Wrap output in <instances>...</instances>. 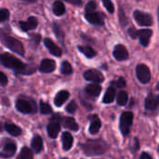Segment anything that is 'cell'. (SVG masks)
Here are the masks:
<instances>
[{
    "label": "cell",
    "mask_w": 159,
    "mask_h": 159,
    "mask_svg": "<svg viewBox=\"0 0 159 159\" xmlns=\"http://www.w3.org/2000/svg\"><path fill=\"white\" fill-rule=\"evenodd\" d=\"M0 62L5 67L12 69V70L16 71L17 73L22 74V75H30L35 71L34 68L24 64L21 61L18 60L15 56H13L9 53L0 54Z\"/></svg>",
    "instance_id": "1"
},
{
    "label": "cell",
    "mask_w": 159,
    "mask_h": 159,
    "mask_svg": "<svg viewBox=\"0 0 159 159\" xmlns=\"http://www.w3.org/2000/svg\"><path fill=\"white\" fill-rule=\"evenodd\" d=\"M81 149L84 154L88 157L100 156L106 153L109 149V145L102 139L97 140H88L80 144Z\"/></svg>",
    "instance_id": "2"
},
{
    "label": "cell",
    "mask_w": 159,
    "mask_h": 159,
    "mask_svg": "<svg viewBox=\"0 0 159 159\" xmlns=\"http://www.w3.org/2000/svg\"><path fill=\"white\" fill-rule=\"evenodd\" d=\"M0 41L3 43V45H5L6 48H7L11 51L18 53L21 57H24V55H25L24 48H23L21 42H20L18 39L8 35L1 29H0Z\"/></svg>",
    "instance_id": "3"
},
{
    "label": "cell",
    "mask_w": 159,
    "mask_h": 159,
    "mask_svg": "<svg viewBox=\"0 0 159 159\" xmlns=\"http://www.w3.org/2000/svg\"><path fill=\"white\" fill-rule=\"evenodd\" d=\"M133 123V114L131 112H125L121 115L119 120V129L123 136H128Z\"/></svg>",
    "instance_id": "4"
},
{
    "label": "cell",
    "mask_w": 159,
    "mask_h": 159,
    "mask_svg": "<svg viewBox=\"0 0 159 159\" xmlns=\"http://www.w3.org/2000/svg\"><path fill=\"white\" fill-rule=\"evenodd\" d=\"M15 107H16L17 111H19L21 114H25V115L33 114V113H35V111H36L34 102L32 101H29L27 99H18L16 101Z\"/></svg>",
    "instance_id": "5"
},
{
    "label": "cell",
    "mask_w": 159,
    "mask_h": 159,
    "mask_svg": "<svg viewBox=\"0 0 159 159\" xmlns=\"http://www.w3.org/2000/svg\"><path fill=\"white\" fill-rule=\"evenodd\" d=\"M133 17L135 20L138 22V24L141 26H151L154 23L153 17L149 13L141 10H135L133 13Z\"/></svg>",
    "instance_id": "6"
},
{
    "label": "cell",
    "mask_w": 159,
    "mask_h": 159,
    "mask_svg": "<svg viewBox=\"0 0 159 159\" xmlns=\"http://www.w3.org/2000/svg\"><path fill=\"white\" fill-rule=\"evenodd\" d=\"M136 75L139 81L143 84H147L151 80V72L147 65L138 64L136 67Z\"/></svg>",
    "instance_id": "7"
},
{
    "label": "cell",
    "mask_w": 159,
    "mask_h": 159,
    "mask_svg": "<svg viewBox=\"0 0 159 159\" xmlns=\"http://www.w3.org/2000/svg\"><path fill=\"white\" fill-rule=\"evenodd\" d=\"M48 134L51 139H56L61 131V124L58 120V115L51 118V121L48 123L47 127Z\"/></svg>",
    "instance_id": "8"
},
{
    "label": "cell",
    "mask_w": 159,
    "mask_h": 159,
    "mask_svg": "<svg viewBox=\"0 0 159 159\" xmlns=\"http://www.w3.org/2000/svg\"><path fill=\"white\" fill-rule=\"evenodd\" d=\"M84 77L88 81H91V82L98 83V84L103 82L104 80L103 75L99 70H96V69H89L86 71L84 73Z\"/></svg>",
    "instance_id": "9"
},
{
    "label": "cell",
    "mask_w": 159,
    "mask_h": 159,
    "mask_svg": "<svg viewBox=\"0 0 159 159\" xmlns=\"http://www.w3.org/2000/svg\"><path fill=\"white\" fill-rule=\"evenodd\" d=\"M86 20L95 25L102 26L104 24V15L100 12L92 11V12H86L85 15Z\"/></svg>",
    "instance_id": "10"
},
{
    "label": "cell",
    "mask_w": 159,
    "mask_h": 159,
    "mask_svg": "<svg viewBox=\"0 0 159 159\" xmlns=\"http://www.w3.org/2000/svg\"><path fill=\"white\" fill-rule=\"evenodd\" d=\"M58 120L67 129H70L73 131H77L79 129V126L74 117H71V116H62L61 117L58 115Z\"/></svg>",
    "instance_id": "11"
},
{
    "label": "cell",
    "mask_w": 159,
    "mask_h": 159,
    "mask_svg": "<svg viewBox=\"0 0 159 159\" xmlns=\"http://www.w3.org/2000/svg\"><path fill=\"white\" fill-rule=\"evenodd\" d=\"M113 55L117 61H126L129 58V51L124 45L118 44L115 47Z\"/></svg>",
    "instance_id": "12"
},
{
    "label": "cell",
    "mask_w": 159,
    "mask_h": 159,
    "mask_svg": "<svg viewBox=\"0 0 159 159\" xmlns=\"http://www.w3.org/2000/svg\"><path fill=\"white\" fill-rule=\"evenodd\" d=\"M16 150H17L16 143L13 142H8L7 143L5 144L3 150L0 152V157H3V158L12 157L15 155Z\"/></svg>",
    "instance_id": "13"
},
{
    "label": "cell",
    "mask_w": 159,
    "mask_h": 159,
    "mask_svg": "<svg viewBox=\"0 0 159 159\" xmlns=\"http://www.w3.org/2000/svg\"><path fill=\"white\" fill-rule=\"evenodd\" d=\"M158 95L150 93V94L147 96L146 100H145V103H144L145 109L150 110V111H156V110L157 109V107H158Z\"/></svg>",
    "instance_id": "14"
},
{
    "label": "cell",
    "mask_w": 159,
    "mask_h": 159,
    "mask_svg": "<svg viewBox=\"0 0 159 159\" xmlns=\"http://www.w3.org/2000/svg\"><path fill=\"white\" fill-rule=\"evenodd\" d=\"M56 69V62L51 59H44L39 66V71L44 74L52 73Z\"/></svg>",
    "instance_id": "15"
},
{
    "label": "cell",
    "mask_w": 159,
    "mask_h": 159,
    "mask_svg": "<svg viewBox=\"0 0 159 159\" xmlns=\"http://www.w3.org/2000/svg\"><path fill=\"white\" fill-rule=\"evenodd\" d=\"M152 35H153V31L150 29H143L138 31V37L140 39V43L143 47H147L149 45Z\"/></svg>",
    "instance_id": "16"
},
{
    "label": "cell",
    "mask_w": 159,
    "mask_h": 159,
    "mask_svg": "<svg viewBox=\"0 0 159 159\" xmlns=\"http://www.w3.org/2000/svg\"><path fill=\"white\" fill-rule=\"evenodd\" d=\"M37 24H38V20L35 17H29L26 21H23V20L20 21V26L21 30L24 32L34 30V28H36Z\"/></svg>",
    "instance_id": "17"
},
{
    "label": "cell",
    "mask_w": 159,
    "mask_h": 159,
    "mask_svg": "<svg viewBox=\"0 0 159 159\" xmlns=\"http://www.w3.org/2000/svg\"><path fill=\"white\" fill-rule=\"evenodd\" d=\"M90 119V125H89V133L94 135V134H97L102 127V121L101 119L99 118V116L97 115H93L89 117Z\"/></svg>",
    "instance_id": "18"
},
{
    "label": "cell",
    "mask_w": 159,
    "mask_h": 159,
    "mask_svg": "<svg viewBox=\"0 0 159 159\" xmlns=\"http://www.w3.org/2000/svg\"><path fill=\"white\" fill-rule=\"evenodd\" d=\"M44 43H45L46 48L49 50V52H50L52 55H54V56H56V57H61V56L62 50H61V48H59L51 39L46 38V39L44 40Z\"/></svg>",
    "instance_id": "19"
},
{
    "label": "cell",
    "mask_w": 159,
    "mask_h": 159,
    "mask_svg": "<svg viewBox=\"0 0 159 159\" xmlns=\"http://www.w3.org/2000/svg\"><path fill=\"white\" fill-rule=\"evenodd\" d=\"M102 86L98 83H91L86 87V93L92 98H97L102 92Z\"/></svg>",
    "instance_id": "20"
},
{
    "label": "cell",
    "mask_w": 159,
    "mask_h": 159,
    "mask_svg": "<svg viewBox=\"0 0 159 159\" xmlns=\"http://www.w3.org/2000/svg\"><path fill=\"white\" fill-rule=\"evenodd\" d=\"M61 143H62V148L64 151H69L74 143V138L72 134L68 131H65L61 135Z\"/></svg>",
    "instance_id": "21"
},
{
    "label": "cell",
    "mask_w": 159,
    "mask_h": 159,
    "mask_svg": "<svg viewBox=\"0 0 159 159\" xmlns=\"http://www.w3.org/2000/svg\"><path fill=\"white\" fill-rule=\"evenodd\" d=\"M43 139L39 135H34L31 141V147L35 154H39L43 151Z\"/></svg>",
    "instance_id": "22"
},
{
    "label": "cell",
    "mask_w": 159,
    "mask_h": 159,
    "mask_svg": "<svg viewBox=\"0 0 159 159\" xmlns=\"http://www.w3.org/2000/svg\"><path fill=\"white\" fill-rule=\"evenodd\" d=\"M70 96V93L67 91V90H61L59 91L55 98H54V104L57 106V107H61L69 98Z\"/></svg>",
    "instance_id": "23"
},
{
    "label": "cell",
    "mask_w": 159,
    "mask_h": 159,
    "mask_svg": "<svg viewBox=\"0 0 159 159\" xmlns=\"http://www.w3.org/2000/svg\"><path fill=\"white\" fill-rule=\"evenodd\" d=\"M4 128L6 129V131L10 134L11 136H14V137H18V136H20L21 135V129L18 126H16L15 124H12V123H6L4 125Z\"/></svg>",
    "instance_id": "24"
},
{
    "label": "cell",
    "mask_w": 159,
    "mask_h": 159,
    "mask_svg": "<svg viewBox=\"0 0 159 159\" xmlns=\"http://www.w3.org/2000/svg\"><path fill=\"white\" fill-rule=\"evenodd\" d=\"M116 90L115 87L108 88L105 94H104V96H103V99H102L103 103H111V102H113L114 100H115V97H116Z\"/></svg>",
    "instance_id": "25"
},
{
    "label": "cell",
    "mask_w": 159,
    "mask_h": 159,
    "mask_svg": "<svg viewBox=\"0 0 159 159\" xmlns=\"http://www.w3.org/2000/svg\"><path fill=\"white\" fill-rule=\"evenodd\" d=\"M52 10H53V13L56 15V16H61L64 14L65 12V7H64V4L60 1V0H57L53 3V7H52Z\"/></svg>",
    "instance_id": "26"
},
{
    "label": "cell",
    "mask_w": 159,
    "mask_h": 159,
    "mask_svg": "<svg viewBox=\"0 0 159 159\" xmlns=\"http://www.w3.org/2000/svg\"><path fill=\"white\" fill-rule=\"evenodd\" d=\"M77 48H78V50H79L81 53H83V54H84L87 58H89V59L95 57L96 54H97V52H96L91 47H89V46H78Z\"/></svg>",
    "instance_id": "27"
},
{
    "label": "cell",
    "mask_w": 159,
    "mask_h": 159,
    "mask_svg": "<svg viewBox=\"0 0 159 159\" xmlns=\"http://www.w3.org/2000/svg\"><path fill=\"white\" fill-rule=\"evenodd\" d=\"M53 32L57 37V39L63 45L64 44V32L62 31V29L61 28V26L57 23L53 24Z\"/></svg>",
    "instance_id": "28"
},
{
    "label": "cell",
    "mask_w": 159,
    "mask_h": 159,
    "mask_svg": "<svg viewBox=\"0 0 159 159\" xmlns=\"http://www.w3.org/2000/svg\"><path fill=\"white\" fill-rule=\"evenodd\" d=\"M17 159H34L33 152L29 148L23 147V148H21L20 154L18 155Z\"/></svg>",
    "instance_id": "29"
},
{
    "label": "cell",
    "mask_w": 159,
    "mask_h": 159,
    "mask_svg": "<svg viewBox=\"0 0 159 159\" xmlns=\"http://www.w3.org/2000/svg\"><path fill=\"white\" fill-rule=\"evenodd\" d=\"M128 100H129V95H128V93H127L125 90H121V91L118 93V95H117V99H116L117 104L120 105V106H124V105L127 104Z\"/></svg>",
    "instance_id": "30"
},
{
    "label": "cell",
    "mask_w": 159,
    "mask_h": 159,
    "mask_svg": "<svg viewBox=\"0 0 159 159\" xmlns=\"http://www.w3.org/2000/svg\"><path fill=\"white\" fill-rule=\"evenodd\" d=\"M61 72L62 75H69L73 74L72 65H71L68 61H63V62L61 63Z\"/></svg>",
    "instance_id": "31"
},
{
    "label": "cell",
    "mask_w": 159,
    "mask_h": 159,
    "mask_svg": "<svg viewBox=\"0 0 159 159\" xmlns=\"http://www.w3.org/2000/svg\"><path fill=\"white\" fill-rule=\"evenodd\" d=\"M39 105H40V113L42 115H49L52 113V108L48 103L44 102L43 101H40Z\"/></svg>",
    "instance_id": "32"
},
{
    "label": "cell",
    "mask_w": 159,
    "mask_h": 159,
    "mask_svg": "<svg viewBox=\"0 0 159 159\" xmlns=\"http://www.w3.org/2000/svg\"><path fill=\"white\" fill-rule=\"evenodd\" d=\"M118 17H119V20H120V24L122 27H125L128 22H129V20H128V17L126 16L125 14V11L122 7L119 8V12H118Z\"/></svg>",
    "instance_id": "33"
},
{
    "label": "cell",
    "mask_w": 159,
    "mask_h": 159,
    "mask_svg": "<svg viewBox=\"0 0 159 159\" xmlns=\"http://www.w3.org/2000/svg\"><path fill=\"white\" fill-rule=\"evenodd\" d=\"M76 110H77V104L75 101H71L66 106V112L69 114H75Z\"/></svg>",
    "instance_id": "34"
},
{
    "label": "cell",
    "mask_w": 159,
    "mask_h": 159,
    "mask_svg": "<svg viewBox=\"0 0 159 159\" xmlns=\"http://www.w3.org/2000/svg\"><path fill=\"white\" fill-rule=\"evenodd\" d=\"M102 4H103L104 7L107 9V11L110 12V13H114V11H115V6L112 3V1L111 0H102Z\"/></svg>",
    "instance_id": "35"
},
{
    "label": "cell",
    "mask_w": 159,
    "mask_h": 159,
    "mask_svg": "<svg viewBox=\"0 0 159 159\" xmlns=\"http://www.w3.org/2000/svg\"><path fill=\"white\" fill-rule=\"evenodd\" d=\"M40 41H41V35L40 34H31V45L33 44L34 47H37L38 46V44L40 43Z\"/></svg>",
    "instance_id": "36"
},
{
    "label": "cell",
    "mask_w": 159,
    "mask_h": 159,
    "mask_svg": "<svg viewBox=\"0 0 159 159\" xmlns=\"http://www.w3.org/2000/svg\"><path fill=\"white\" fill-rule=\"evenodd\" d=\"M112 85L116 86V88L122 89V88H125V87H126V80H125L124 77H119L117 80L113 81V82H112Z\"/></svg>",
    "instance_id": "37"
},
{
    "label": "cell",
    "mask_w": 159,
    "mask_h": 159,
    "mask_svg": "<svg viewBox=\"0 0 159 159\" xmlns=\"http://www.w3.org/2000/svg\"><path fill=\"white\" fill-rule=\"evenodd\" d=\"M96 7H97L96 2H95L94 0H91V1H89V2L87 4L85 9H86V12H92V11H95Z\"/></svg>",
    "instance_id": "38"
},
{
    "label": "cell",
    "mask_w": 159,
    "mask_h": 159,
    "mask_svg": "<svg viewBox=\"0 0 159 159\" xmlns=\"http://www.w3.org/2000/svg\"><path fill=\"white\" fill-rule=\"evenodd\" d=\"M9 18V11L7 8H1L0 9V22L5 21Z\"/></svg>",
    "instance_id": "39"
},
{
    "label": "cell",
    "mask_w": 159,
    "mask_h": 159,
    "mask_svg": "<svg viewBox=\"0 0 159 159\" xmlns=\"http://www.w3.org/2000/svg\"><path fill=\"white\" fill-rule=\"evenodd\" d=\"M129 34L130 35V37H131L132 39H136V38L138 37V30H137L135 27L131 26V27L129 29Z\"/></svg>",
    "instance_id": "40"
},
{
    "label": "cell",
    "mask_w": 159,
    "mask_h": 159,
    "mask_svg": "<svg viewBox=\"0 0 159 159\" xmlns=\"http://www.w3.org/2000/svg\"><path fill=\"white\" fill-rule=\"evenodd\" d=\"M7 84V75L3 73V72H0V86H6Z\"/></svg>",
    "instance_id": "41"
},
{
    "label": "cell",
    "mask_w": 159,
    "mask_h": 159,
    "mask_svg": "<svg viewBox=\"0 0 159 159\" xmlns=\"http://www.w3.org/2000/svg\"><path fill=\"white\" fill-rule=\"evenodd\" d=\"M140 159H153V158H152V157H151L148 153L143 152V153H142Z\"/></svg>",
    "instance_id": "42"
},
{
    "label": "cell",
    "mask_w": 159,
    "mask_h": 159,
    "mask_svg": "<svg viewBox=\"0 0 159 159\" xmlns=\"http://www.w3.org/2000/svg\"><path fill=\"white\" fill-rule=\"evenodd\" d=\"M65 1H67V2H69V3H71L73 5H75V6H79L82 3V0H65Z\"/></svg>",
    "instance_id": "43"
},
{
    "label": "cell",
    "mask_w": 159,
    "mask_h": 159,
    "mask_svg": "<svg viewBox=\"0 0 159 159\" xmlns=\"http://www.w3.org/2000/svg\"><path fill=\"white\" fill-rule=\"evenodd\" d=\"M26 1H34V0H26Z\"/></svg>",
    "instance_id": "44"
},
{
    "label": "cell",
    "mask_w": 159,
    "mask_h": 159,
    "mask_svg": "<svg viewBox=\"0 0 159 159\" xmlns=\"http://www.w3.org/2000/svg\"><path fill=\"white\" fill-rule=\"evenodd\" d=\"M62 159H68V158H62Z\"/></svg>",
    "instance_id": "45"
}]
</instances>
